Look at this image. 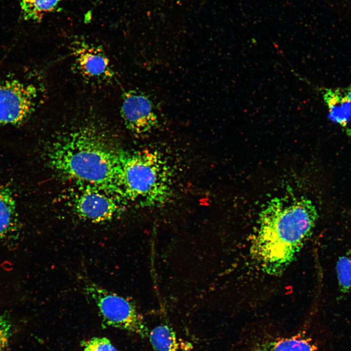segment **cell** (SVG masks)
<instances>
[{
  "instance_id": "cell-1",
  "label": "cell",
  "mask_w": 351,
  "mask_h": 351,
  "mask_svg": "<svg viewBox=\"0 0 351 351\" xmlns=\"http://www.w3.org/2000/svg\"><path fill=\"white\" fill-rule=\"evenodd\" d=\"M312 202L305 197L276 198L259 214L253 252L268 273H280L310 237L318 217Z\"/></svg>"
},
{
  "instance_id": "cell-2",
  "label": "cell",
  "mask_w": 351,
  "mask_h": 351,
  "mask_svg": "<svg viewBox=\"0 0 351 351\" xmlns=\"http://www.w3.org/2000/svg\"><path fill=\"white\" fill-rule=\"evenodd\" d=\"M118 151L94 126L80 127L55 141L48 151L51 166L67 176L118 193Z\"/></svg>"
},
{
  "instance_id": "cell-3",
  "label": "cell",
  "mask_w": 351,
  "mask_h": 351,
  "mask_svg": "<svg viewBox=\"0 0 351 351\" xmlns=\"http://www.w3.org/2000/svg\"><path fill=\"white\" fill-rule=\"evenodd\" d=\"M118 193L125 200L140 207H160L172 195V174L156 151L119 150L117 164Z\"/></svg>"
},
{
  "instance_id": "cell-4",
  "label": "cell",
  "mask_w": 351,
  "mask_h": 351,
  "mask_svg": "<svg viewBox=\"0 0 351 351\" xmlns=\"http://www.w3.org/2000/svg\"><path fill=\"white\" fill-rule=\"evenodd\" d=\"M83 289L97 306L105 325L134 332L142 337L148 335L142 316L130 300L90 281L84 283Z\"/></svg>"
},
{
  "instance_id": "cell-5",
  "label": "cell",
  "mask_w": 351,
  "mask_h": 351,
  "mask_svg": "<svg viewBox=\"0 0 351 351\" xmlns=\"http://www.w3.org/2000/svg\"><path fill=\"white\" fill-rule=\"evenodd\" d=\"M37 96L35 85L19 78L0 76V126L22 123L34 111Z\"/></svg>"
},
{
  "instance_id": "cell-6",
  "label": "cell",
  "mask_w": 351,
  "mask_h": 351,
  "mask_svg": "<svg viewBox=\"0 0 351 351\" xmlns=\"http://www.w3.org/2000/svg\"><path fill=\"white\" fill-rule=\"evenodd\" d=\"M120 109L125 125L133 133H147L157 125V117L153 102L143 93L132 90L126 92L123 96Z\"/></svg>"
},
{
  "instance_id": "cell-7",
  "label": "cell",
  "mask_w": 351,
  "mask_h": 351,
  "mask_svg": "<svg viewBox=\"0 0 351 351\" xmlns=\"http://www.w3.org/2000/svg\"><path fill=\"white\" fill-rule=\"evenodd\" d=\"M74 211L80 218L93 223L110 220L119 209L117 200L103 191L88 188L76 197Z\"/></svg>"
},
{
  "instance_id": "cell-8",
  "label": "cell",
  "mask_w": 351,
  "mask_h": 351,
  "mask_svg": "<svg viewBox=\"0 0 351 351\" xmlns=\"http://www.w3.org/2000/svg\"><path fill=\"white\" fill-rule=\"evenodd\" d=\"M73 51L75 65L83 77L101 81L113 78L114 74L110 60L100 47L81 43Z\"/></svg>"
},
{
  "instance_id": "cell-9",
  "label": "cell",
  "mask_w": 351,
  "mask_h": 351,
  "mask_svg": "<svg viewBox=\"0 0 351 351\" xmlns=\"http://www.w3.org/2000/svg\"><path fill=\"white\" fill-rule=\"evenodd\" d=\"M249 351H318L312 339L295 334L262 339L253 344Z\"/></svg>"
},
{
  "instance_id": "cell-10",
  "label": "cell",
  "mask_w": 351,
  "mask_h": 351,
  "mask_svg": "<svg viewBox=\"0 0 351 351\" xmlns=\"http://www.w3.org/2000/svg\"><path fill=\"white\" fill-rule=\"evenodd\" d=\"M323 98L328 106L330 118L346 127L351 120V101L339 90L327 89Z\"/></svg>"
},
{
  "instance_id": "cell-11",
  "label": "cell",
  "mask_w": 351,
  "mask_h": 351,
  "mask_svg": "<svg viewBox=\"0 0 351 351\" xmlns=\"http://www.w3.org/2000/svg\"><path fill=\"white\" fill-rule=\"evenodd\" d=\"M18 218L15 200L7 187H0V238L17 231Z\"/></svg>"
},
{
  "instance_id": "cell-12",
  "label": "cell",
  "mask_w": 351,
  "mask_h": 351,
  "mask_svg": "<svg viewBox=\"0 0 351 351\" xmlns=\"http://www.w3.org/2000/svg\"><path fill=\"white\" fill-rule=\"evenodd\" d=\"M61 0H20V5L24 20L39 21L58 8Z\"/></svg>"
},
{
  "instance_id": "cell-13",
  "label": "cell",
  "mask_w": 351,
  "mask_h": 351,
  "mask_svg": "<svg viewBox=\"0 0 351 351\" xmlns=\"http://www.w3.org/2000/svg\"><path fill=\"white\" fill-rule=\"evenodd\" d=\"M154 351H180V343L175 332L167 325L158 326L150 333Z\"/></svg>"
},
{
  "instance_id": "cell-14",
  "label": "cell",
  "mask_w": 351,
  "mask_h": 351,
  "mask_svg": "<svg viewBox=\"0 0 351 351\" xmlns=\"http://www.w3.org/2000/svg\"><path fill=\"white\" fill-rule=\"evenodd\" d=\"M336 273L340 291L347 293L351 290V251L338 258Z\"/></svg>"
},
{
  "instance_id": "cell-15",
  "label": "cell",
  "mask_w": 351,
  "mask_h": 351,
  "mask_svg": "<svg viewBox=\"0 0 351 351\" xmlns=\"http://www.w3.org/2000/svg\"><path fill=\"white\" fill-rule=\"evenodd\" d=\"M83 351H117L111 341L106 337H96L84 343Z\"/></svg>"
},
{
  "instance_id": "cell-16",
  "label": "cell",
  "mask_w": 351,
  "mask_h": 351,
  "mask_svg": "<svg viewBox=\"0 0 351 351\" xmlns=\"http://www.w3.org/2000/svg\"><path fill=\"white\" fill-rule=\"evenodd\" d=\"M11 327L9 321L0 315V351H3L8 343L11 336Z\"/></svg>"
},
{
  "instance_id": "cell-17",
  "label": "cell",
  "mask_w": 351,
  "mask_h": 351,
  "mask_svg": "<svg viewBox=\"0 0 351 351\" xmlns=\"http://www.w3.org/2000/svg\"><path fill=\"white\" fill-rule=\"evenodd\" d=\"M345 94L347 98L351 101V85L348 88L347 92Z\"/></svg>"
}]
</instances>
